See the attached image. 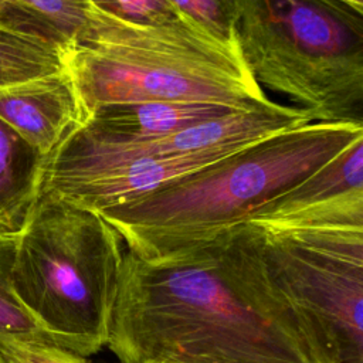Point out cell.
I'll list each match as a JSON object with an SVG mask.
<instances>
[{"instance_id":"6da1fadb","label":"cell","mask_w":363,"mask_h":363,"mask_svg":"<svg viewBox=\"0 0 363 363\" xmlns=\"http://www.w3.org/2000/svg\"><path fill=\"white\" fill-rule=\"evenodd\" d=\"M106 346L121 363H315L250 221L155 259L128 251Z\"/></svg>"},{"instance_id":"7a4b0ae2","label":"cell","mask_w":363,"mask_h":363,"mask_svg":"<svg viewBox=\"0 0 363 363\" xmlns=\"http://www.w3.org/2000/svg\"><path fill=\"white\" fill-rule=\"evenodd\" d=\"M362 136V123L309 122L251 142L98 213L128 251L145 259L160 258L247 221Z\"/></svg>"},{"instance_id":"3957f363","label":"cell","mask_w":363,"mask_h":363,"mask_svg":"<svg viewBox=\"0 0 363 363\" xmlns=\"http://www.w3.org/2000/svg\"><path fill=\"white\" fill-rule=\"evenodd\" d=\"M64 71L79 126L109 105L179 101L251 111L278 104L257 84L238 45L220 43L182 16L140 26L91 6L86 24L65 48Z\"/></svg>"},{"instance_id":"277c9868","label":"cell","mask_w":363,"mask_h":363,"mask_svg":"<svg viewBox=\"0 0 363 363\" xmlns=\"http://www.w3.org/2000/svg\"><path fill=\"white\" fill-rule=\"evenodd\" d=\"M11 284L54 345L91 356L108 343L121 235L98 213L40 191L17 233Z\"/></svg>"},{"instance_id":"5b68a950","label":"cell","mask_w":363,"mask_h":363,"mask_svg":"<svg viewBox=\"0 0 363 363\" xmlns=\"http://www.w3.org/2000/svg\"><path fill=\"white\" fill-rule=\"evenodd\" d=\"M235 38L257 84L313 122L363 125V13L342 0H235Z\"/></svg>"},{"instance_id":"8992f818","label":"cell","mask_w":363,"mask_h":363,"mask_svg":"<svg viewBox=\"0 0 363 363\" xmlns=\"http://www.w3.org/2000/svg\"><path fill=\"white\" fill-rule=\"evenodd\" d=\"M258 228L265 271L315 363H363V227Z\"/></svg>"},{"instance_id":"52a82bcc","label":"cell","mask_w":363,"mask_h":363,"mask_svg":"<svg viewBox=\"0 0 363 363\" xmlns=\"http://www.w3.org/2000/svg\"><path fill=\"white\" fill-rule=\"evenodd\" d=\"M309 122L313 121L308 112L277 104L271 108L231 111L183 130L143 140L95 142L74 129L45 157L43 172L88 167L135 156H177L218 147H238Z\"/></svg>"},{"instance_id":"ba28073f","label":"cell","mask_w":363,"mask_h":363,"mask_svg":"<svg viewBox=\"0 0 363 363\" xmlns=\"http://www.w3.org/2000/svg\"><path fill=\"white\" fill-rule=\"evenodd\" d=\"M0 119L47 157L79 126L75 92L60 72L0 89Z\"/></svg>"},{"instance_id":"9c48e42d","label":"cell","mask_w":363,"mask_h":363,"mask_svg":"<svg viewBox=\"0 0 363 363\" xmlns=\"http://www.w3.org/2000/svg\"><path fill=\"white\" fill-rule=\"evenodd\" d=\"M228 112L231 109L224 106L179 101L109 105L92 113L75 132L95 142L143 140L170 135Z\"/></svg>"},{"instance_id":"30bf717a","label":"cell","mask_w":363,"mask_h":363,"mask_svg":"<svg viewBox=\"0 0 363 363\" xmlns=\"http://www.w3.org/2000/svg\"><path fill=\"white\" fill-rule=\"evenodd\" d=\"M363 193V136L354 139L323 166L262 206L247 221L267 225L292 214Z\"/></svg>"},{"instance_id":"8fae6325","label":"cell","mask_w":363,"mask_h":363,"mask_svg":"<svg viewBox=\"0 0 363 363\" xmlns=\"http://www.w3.org/2000/svg\"><path fill=\"white\" fill-rule=\"evenodd\" d=\"M45 157L0 119V234H17L40 194Z\"/></svg>"},{"instance_id":"7c38bea8","label":"cell","mask_w":363,"mask_h":363,"mask_svg":"<svg viewBox=\"0 0 363 363\" xmlns=\"http://www.w3.org/2000/svg\"><path fill=\"white\" fill-rule=\"evenodd\" d=\"M65 50L0 23V89L64 69Z\"/></svg>"},{"instance_id":"4fadbf2b","label":"cell","mask_w":363,"mask_h":363,"mask_svg":"<svg viewBox=\"0 0 363 363\" xmlns=\"http://www.w3.org/2000/svg\"><path fill=\"white\" fill-rule=\"evenodd\" d=\"M16 235L0 234V335L30 342L52 343L14 294L11 271L16 255Z\"/></svg>"},{"instance_id":"5bb4252c","label":"cell","mask_w":363,"mask_h":363,"mask_svg":"<svg viewBox=\"0 0 363 363\" xmlns=\"http://www.w3.org/2000/svg\"><path fill=\"white\" fill-rule=\"evenodd\" d=\"M50 33L64 50L88 21V0H14Z\"/></svg>"},{"instance_id":"9a60e30c","label":"cell","mask_w":363,"mask_h":363,"mask_svg":"<svg viewBox=\"0 0 363 363\" xmlns=\"http://www.w3.org/2000/svg\"><path fill=\"white\" fill-rule=\"evenodd\" d=\"M176 11L227 45H238L235 38V0H170Z\"/></svg>"},{"instance_id":"2e32d148","label":"cell","mask_w":363,"mask_h":363,"mask_svg":"<svg viewBox=\"0 0 363 363\" xmlns=\"http://www.w3.org/2000/svg\"><path fill=\"white\" fill-rule=\"evenodd\" d=\"M88 3L108 16L140 26L162 24L180 16L170 0H88Z\"/></svg>"},{"instance_id":"e0dca14e","label":"cell","mask_w":363,"mask_h":363,"mask_svg":"<svg viewBox=\"0 0 363 363\" xmlns=\"http://www.w3.org/2000/svg\"><path fill=\"white\" fill-rule=\"evenodd\" d=\"M1 363H88L84 356L45 342L21 340L0 335Z\"/></svg>"},{"instance_id":"ac0fdd59","label":"cell","mask_w":363,"mask_h":363,"mask_svg":"<svg viewBox=\"0 0 363 363\" xmlns=\"http://www.w3.org/2000/svg\"><path fill=\"white\" fill-rule=\"evenodd\" d=\"M0 23L55 43L50 33L43 27V24L14 0H0Z\"/></svg>"},{"instance_id":"d6986e66","label":"cell","mask_w":363,"mask_h":363,"mask_svg":"<svg viewBox=\"0 0 363 363\" xmlns=\"http://www.w3.org/2000/svg\"><path fill=\"white\" fill-rule=\"evenodd\" d=\"M345 3H347L350 7H353L354 10L363 13V0H342Z\"/></svg>"},{"instance_id":"ffe728a7","label":"cell","mask_w":363,"mask_h":363,"mask_svg":"<svg viewBox=\"0 0 363 363\" xmlns=\"http://www.w3.org/2000/svg\"><path fill=\"white\" fill-rule=\"evenodd\" d=\"M0 363H1V362H0Z\"/></svg>"}]
</instances>
